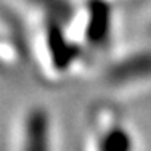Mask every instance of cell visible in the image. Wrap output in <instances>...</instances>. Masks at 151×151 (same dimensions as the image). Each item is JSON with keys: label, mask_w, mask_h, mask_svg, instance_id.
Listing matches in <instances>:
<instances>
[{"label": "cell", "mask_w": 151, "mask_h": 151, "mask_svg": "<svg viewBox=\"0 0 151 151\" xmlns=\"http://www.w3.org/2000/svg\"><path fill=\"white\" fill-rule=\"evenodd\" d=\"M84 137L85 146L90 150L124 151L137 148L132 125L111 101H96L88 108Z\"/></svg>", "instance_id": "6da1fadb"}, {"label": "cell", "mask_w": 151, "mask_h": 151, "mask_svg": "<svg viewBox=\"0 0 151 151\" xmlns=\"http://www.w3.org/2000/svg\"><path fill=\"white\" fill-rule=\"evenodd\" d=\"M146 34H148V39H150V42H151V21H150L148 27H146Z\"/></svg>", "instance_id": "277c9868"}, {"label": "cell", "mask_w": 151, "mask_h": 151, "mask_svg": "<svg viewBox=\"0 0 151 151\" xmlns=\"http://www.w3.org/2000/svg\"><path fill=\"white\" fill-rule=\"evenodd\" d=\"M105 84L114 92L130 93L151 85V42L114 56L103 73Z\"/></svg>", "instance_id": "7a4b0ae2"}, {"label": "cell", "mask_w": 151, "mask_h": 151, "mask_svg": "<svg viewBox=\"0 0 151 151\" xmlns=\"http://www.w3.org/2000/svg\"><path fill=\"white\" fill-rule=\"evenodd\" d=\"M56 138L55 117L47 106L34 103L19 111L12 132V148L53 150Z\"/></svg>", "instance_id": "3957f363"}]
</instances>
